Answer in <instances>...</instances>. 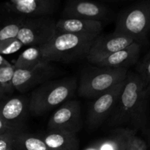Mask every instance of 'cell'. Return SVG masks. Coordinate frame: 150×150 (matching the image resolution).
I'll list each match as a JSON object with an SVG mask.
<instances>
[{
  "instance_id": "cell-26",
  "label": "cell",
  "mask_w": 150,
  "mask_h": 150,
  "mask_svg": "<svg viewBox=\"0 0 150 150\" xmlns=\"http://www.w3.org/2000/svg\"><path fill=\"white\" fill-rule=\"evenodd\" d=\"M18 132V130H16L13 129L12 127H9L1 118H0V135H4V136H13L16 134Z\"/></svg>"
},
{
  "instance_id": "cell-17",
  "label": "cell",
  "mask_w": 150,
  "mask_h": 150,
  "mask_svg": "<svg viewBox=\"0 0 150 150\" xmlns=\"http://www.w3.org/2000/svg\"><path fill=\"white\" fill-rule=\"evenodd\" d=\"M13 150H49L41 136L18 132L13 137Z\"/></svg>"
},
{
  "instance_id": "cell-25",
  "label": "cell",
  "mask_w": 150,
  "mask_h": 150,
  "mask_svg": "<svg viewBox=\"0 0 150 150\" xmlns=\"http://www.w3.org/2000/svg\"><path fill=\"white\" fill-rule=\"evenodd\" d=\"M15 135H0V150H13V137Z\"/></svg>"
},
{
  "instance_id": "cell-3",
  "label": "cell",
  "mask_w": 150,
  "mask_h": 150,
  "mask_svg": "<svg viewBox=\"0 0 150 150\" xmlns=\"http://www.w3.org/2000/svg\"><path fill=\"white\" fill-rule=\"evenodd\" d=\"M98 36L57 32L49 42L40 47L47 62L70 63L86 58L91 45Z\"/></svg>"
},
{
  "instance_id": "cell-31",
  "label": "cell",
  "mask_w": 150,
  "mask_h": 150,
  "mask_svg": "<svg viewBox=\"0 0 150 150\" xmlns=\"http://www.w3.org/2000/svg\"><path fill=\"white\" fill-rule=\"evenodd\" d=\"M105 1H127V0H105Z\"/></svg>"
},
{
  "instance_id": "cell-28",
  "label": "cell",
  "mask_w": 150,
  "mask_h": 150,
  "mask_svg": "<svg viewBox=\"0 0 150 150\" xmlns=\"http://www.w3.org/2000/svg\"><path fill=\"white\" fill-rule=\"evenodd\" d=\"M7 96H8V95L5 93L4 89H3L1 87H0V102H1L4 98H5Z\"/></svg>"
},
{
  "instance_id": "cell-22",
  "label": "cell",
  "mask_w": 150,
  "mask_h": 150,
  "mask_svg": "<svg viewBox=\"0 0 150 150\" xmlns=\"http://www.w3.org/2000/svg\"><path fill=\"white\" fill-rule=\"evenodd\" d=\"M23 45L17 38L5 40L0 42V54L8 55L18 51Z\"/></svg>"
},
{
  "instance_id": "cell-11",
  "label": "cell",
  "mask_w": 150,
  "mask_h": 150,
  "mask_svg": "<svg viewBox=\"0 0 150 150\" xmlns=\"http://www.w3.org/2000/svg\"><path fill=\"white\" fill-rule=\"evenodd\" d=\"M134 42L135 40L130 37L114 32L106 35H100L91 45L86 59L94 65L100 60L129 46Z\"/></svg>"
},
{
  "instance_id": "cell-1",
  "label": "cell",
  "mask_w": 150,
  "mask_h": 150,
  "mask_svg": "<svg viewBox=\"0 0 150 150\" xmlns=\"http://www.w3.org/2000/svg\"><path fill=\"white\" fill-rule=\"evenodd\" d=\"M148 98L140 76L128 71L117 105L108 117V126H128L129 129L135 131L144 128L147 120Z\"/></svg>"
},
{
  "instance_id": "cell-2",
  "label": "cell",
  "mask_w": 150,
  "mask_h": 150,
  "mask_svg": "<svg viewBox=\"0 0 150 150\" xmlns=\"http://www.w3.org/2000/svg\"><path fill=\"white\" fill-rule=\"evenodd\" d=\"M78 88L74 77L50 80L32 90L29 98V111L40 116L71 99Z\"/></svg>"
},
{
  "instance_id": "cell-18",
  "label": "cell",
  "mask_w": 150,
  "mask_h": 150,
  "mask_svg": "<svg viewBox=\"0 0 150 150\" xmlns=\"http://www.w3.org/2000/svg\"><path fill=\"white\" fill-rule=\"evenodd\" d=\"M46 62L42 57L40 47L30 46L19 54L13 66L15 69H29Z\"/></svg>"
},
{
  "instance_id": "cell-19",
  "label": "cell",
  "mask_w": 150,
  "mask_h": 150,
  "mask_svg": "<svg viewBox=\"0 0 150 150\" xmlns=\"http://www.w3.org/2000/svg\"><path fill=\"white\" fill-rule=\"evenodd\" d=\"M26 18L13 16L4 20H0V42L17 37Z\"/></svg>"
},
{
  "instance_id": "cell-14",
  "label": "cell",
  "mask_w": 150,
  "mask_h": 150,
  "mask_svg": "<svg viewBox=\"0 0 150 150\" xmlns=\"http://www.w3.org/2000/svg\"><path fill=\"white\" fill-rule=\"evenodd\" d=\"M141 42H134L129 46L110 54L94 65L101 67L127 68L138 62L140 56Z\"/></svg>"
},
{
  "instance_id": "cell-7",
  "label": "cell",
  "mask_w": 150,
  "mask_h": 150,
  "mask_svg": "<svg viewBox=\"0 0 150 150\" xmlns=\"http://www.w3.org/2000/svg\"><path fill=\"white\" fill-rule=\"evenodd\" d=\"M57 74V70L51 62L41 63L29 69H16L13 78L14 90L26 93L33 90L42 83L52 80Z\"/></svg>"
},
{
  "instance_id": "cell-4",
  "label": "cell",
  "mask_w": 150,
  "mask_h": 150,
  "mask_svg": "<svg viewBox=\"0 0 150 150\" xmlns=\"http://www.w3.org/2000/svg\"><path fill=\"white\" fill-rule=\"evenodd\" d=\"M128 73L127 68H113L91 66L86 67L81 75L78 92L80 96L95 98L123 81Z\"/></svg>"
},
{
  "instance_id": "cell-5",
  "label": "cell",
  "mask_w": 150,
  "mask_h": 150,
  "mask_svg": "<svg viewBox=\"0 0 150 150\" xmlns=\"http://www.w3.org/2000/svg\"><path fill=\"white\" fill-rule=\"evenodd\" d=\"M150 31V0L140 1L120 13L116 21V33L141 42Z\"/></svg>"
},
{
  "instance_id": "cell-30",
  "label": "cell",
  "mask_w": 150,
  "mask_h": 150,
  "mask_svg": "<svg viewBox=\"0 0 150 150\" xmlns=\"http://www.w3.org/2000/svg\"><path fill=\"white\" fill-rule=\"evenodd\" d=\"M110 148V142L109 140L105 142V144L103 145V149H102V150H109Z\"/></svg>"
},
{
  "instance_id": "cell-12",
  "label": "cell",
  "mask_w": 150,
  "mask_h": 150,
  "mask_svg": "<svg viewBox=\"0 0 150 150\" xmlns=\"http://www.w3.org/2000/svg\"><path fill=\"white\" fill-rule=\"evenodd\" d=\"M109 7L92 0H66L62 18H76L102 21L111 16Z\"/></svg>"
},
{
  "instance_id": "cell-9",
  "label": "cell",
  "mask_w": 150,
  "mask_h": 150,
  "mask_svg": "<svg viewBox=\"0 0 150 150\" xmlns=\"http://www.w3.org/2000/svg\"><path fill=\"white\" fill-rule=\"evenodd\" d=\"M125 83V80L95 98L88 112L87 123L89 128H97L109 117L117 105Z\"/></svg>"
},
{
  "instance_id": "cell-23",
  "label": "cell",
  "mask_w": 150,
  "mask_h": 150,
  "mask_svg": "<svg viewBox=\"0 0 150 150\" xmlns=\"http://www.w3.org/2000/svg\"><path fill=\"white\" fill-rule=\"evenodd\" d=\"M137 74L140 76L146 87L150 79V51L138 65Z\"/></svg>"
},
{
  "instance_id": "cell-27",
  "label": "cell",
  "mask_w": 150,
  "mask_h": 150,
  "mask_svg": "<svg viewBox=\"0 0 150 150\" xmlns=\"http://www.w3.org/2000/svg\"><path fill=\"white\" fill-rule=\"evenodd\" d=\"M12 65L11 63L9 62L7 59L4 58L2 55L0 54V67H3V66H10Z\"/></svg>"
},
{
  "instance_id": "cell-6",
  "label": "cell",
  "mask_w": 150,
  "mask_h": 150,
  "mask_svg": "<svg viewBox=\"0 0 150 150\" xmlns=\"http://www.w3.org/2000/svg\"><path fill=\"white\" fill-rule=\"evenodd\" d=\"M57 21L51 16L26 18L18 34L23 46H40L49 42L57 33Z\"/></svg>"
},
{
  "instance_id": "cell-10",
  "label": "cell",
  "mask_w": 150,
  "mask_h": 150,
  "mask_svg": "<svg viewBox=\"0 0 150 150\" xmlns=\"http://www.w3.org/2000/svg\"><path fill=\"white\" fill-rule=\"evenodd\" d=\"M59 0H10L2 5L4 13L25 18L51 16L58 9Z\"/></svg>"
},
{
  "instance_id": "cell-32",
  "label": "cell",
  "mask_w": 150,
  "mask_h": 150,
  "mask_svg": "<svg viewBox=\"0 0 150 150\" xmlns=\"http://www.w3.org/2000/svg\"><path fill=\"white\" fill-rule=\"evenodd\" d=\"M149 142H150V133H149Z\"/></svg>"
},
{
  "instance_id": "cell-24",
  "label": "cell",
  "mask_w": 150,
  "mask_h": 150,
  "mask_svg": "<svg viewBox=\"0 0 150 150\" xmlns=\"http://www.w3.org/2000/svg\"><path fill=\"white\" fill-rule=\"evenodd\" d=\"M136 132L129 136L124 150H147V146L144 141L136 136Z\"/></svg>"
},
{
  "instance_id": "cell-8",
  "label": "cell",
  "mask_w": 150,
  "mask_h": 150,
  "mask_svg": "<svg viewBox=\"0 0 150 150\" xmlns=\"http://www.w3.org/2000/svg\"><path fill=\"white\" fill-rule=\"evenodd\" d=\"M81 108L79 101L69 100L53 113L48 122V130H59L76 134L81 129Z\"/></svg>"
},
{
  "instance_id": "cell-21",
  "label": "cell",
  "mask_w": 150,
  "mask_h": 150,
  "mask_svg": "<svg viewBox=\"0 0 150 150\" xmlns=\"http://www.w3.org/2000/svg\"><path fill=\"white\" fill-rule=\"evenodd\" d=\"M15 70L16 69L13 64L0 67V87L4 89L8 96L14 91L13 86V78Z\"/></svg>"
},
{
  "instance_id": "cell-20",
  "label": "cell",
  "mask_w": 150,
  "mask_h": 150,
  "mask_svg": "<svg viewBox=\"0 0 150 150\" xmlns=\"http://www.w3.org/2000/svg\"><path fill=\"white\" fill-rule=\"evenodd\" d=\"M133 132L136 131L123 127H119V129L114 130L109 139V150H124L129 136Z\"/></svg>"
},
{
  "instance_id": "cell-16",
  "label": "cell",
  "mask_w": 150,
  "mask_h": 150,
  "mask_svg": "<svg viewBox=\"0 0 150 150\" xmlns=\"http://www.w3.org/2000/svg\"><path fill=\"white\" fill-rule=\"evenodd\" d=\"M41 138L49 150H79L80 142L76 134L48 130Z\"/></svg>"
},
{
  "instance_id": "cell-13",
  "label": "cell",
  "mask_w": 150,
  "mask_h": 150,
  "mask_svg": "<svg viewBox=\"0 0 150 150\" xmlns=\"http://www.w3.org/2000/svg\"><path fill=\"white\" fill-rule=\"evenodd\" d=\"M29 111V98L8 97L0 102V118L13 129L23 131Z\"/></svg>"
},
{
  "instance_id": "cell-15",
  "label": "cell",
  "mask_w": 150,
  "mask_h": 150,
  "mask_svg": "<svg viewBox=\"0 0 150 150\" xmlns=\"http://www.w3.org/2000/svg\"><path fill=\"white\" fill-rule=\"evenodd\" d=\"M103 22L76 18H61L57 21V32L80 35H100Z\"/></svg>"
},
{
  "instance_id": "cell-29",
  "label": "cell",
  "mask_w": 150,
  "mask_h": 150,
  "mask_svg": "<svg viewBox=\"0 0 150 150\" xmlns=\"http://www.w3.org/2000/svg\"><path fill=\"white\" fill-rule=\"evenodd\" d=\"M145 91H146V93L148 96H150V79L148 82V83L146 84V87H145Z\"/></svg>"
}]
</instances>
